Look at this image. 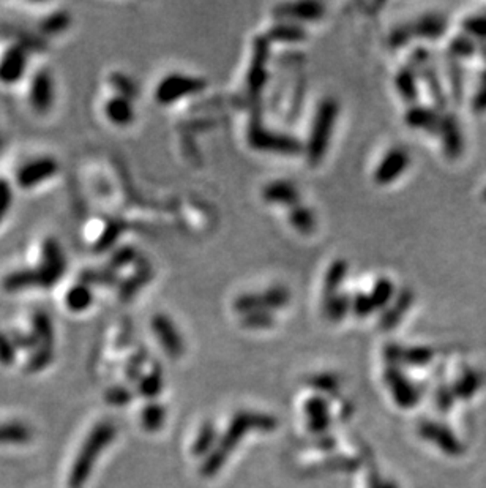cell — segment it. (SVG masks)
<instances>
[{
	"label": "cell",
	"mask_w": 486,
	"mask_h": 488,
	"mask_svg": "<svg viewBox=\"0 0 486 488\" xmlns=\"http://www.w3.org/2000/svg\"><path fill=\"white\" fill-rule=\"evenodd\" d=\"M275 424H276L275 419L269 416L252 414V412H240V414L234 417V421L227 427L223 438H221L218 448L213 449L210 455L205 458V462L203 465V474H205V476H213V474L225 465L227 453L232 449H235V446L239 444L240 438L243 435H247L249 430L261 429V430L269 431L275 427Z\"/></svg>",
	"instance_id": "6da1fadb"
},
{
	"label": "cell",
	"mask_w": 486,
	"mask_h": 488,
	"mask_svg": "<svg viewBox=\"0 0 486 488\" xmlns=\"http://www.w3.org/2000/svg\"><path fill=\"white\" fill-rule=\"evenodd\" d=\"M338 119V103L333 98H325L319 103L317 111L312 120L310 141L307 146V155L311 164H317L324 160L327 154L329 142Z\"/></svg>",
	"instance_id": "7a4b0ae2"
},
{
	"label": "cell",
	"mask_w": 486,
	"mask_h": 488,
	"mask_svg": "<svg viewBox=\"0 0 486 488\" xmlns=\"http://www.w3.org/2000/svg\"><path fill=\"white\" fill-rule=\"evenodd\" d=\"M114 436L115 429L111 424H101L90 433L87 441L82 446L78 460L73 465V471L69 474V487L81 488L86 484L89 474L92 471V466L98 460L101 450L113 441Z\"/></svg>",
	"instance_id": "3957f363"
},
{
	"label": "cell",
	"mask_w": 486,
	"mask_h": 488,
	"mask_svg": "<svg viewBox=\"0 0 486 488\" xmlns=\"http://www.w3.org/2000/svg\"><path fill=\"white\" fill-rule=\"evenodd\" d=\"M40 280V288L50 290L57 285L67 272V258L57 239H46L41 245L40 264L35 269Z\"/></svg>",
	"instance_id": "277c9868"
},
{
	"label": "cell",
	"mask_w": 486,
	"mask_h": 488,
	"mask_svg": "<svg viewBox=\"0 0 486 488\" xmlns=\"http://www.w3.org/2000/svg\"><path fill=\"white\" fill-rule=\"evenodd\" d=\"M205 89V81L200 78H193L188 74L172 73L158 82L155 89V100L159 105H172L180 98L190 97V95L203 92Z\"/></svg>",
	"instance_id": "5b68a950"
},
{
	"label": "cell",
	"mask_w": 486,
	"mask_h": 488,
	"mask_svg": "<svg viewBox=\"0 0 486 488\" xmlns=\"http://www.w3.org/2000/svg\"><path fill=\"white\" fill-rule=\"evenodd\" d=\"M59 161L52 157H38L24 163L16 171V183L19 188L30 190L45 183L59 173Z\"/></svg>",
	"instance_id": "8992f818"
},
{
	"label": "cell",
	"mask_w": 486,
	"mask_h": 488,
	"mask_svg": "<svg viewBox=\"0 0 486 488\" xmlns=\"http://www.w3.org/2000/svg\"><path fill=\"white\" fill-rule=\"evenodd\" d=\"M249 144L254 149L259 150H270L275 154H284V155H295L300 152L302 144L297 141V137L267 132L264 130L262 125L252 127L248 133Z\"/></svg>",
	"instance_id": "52a82bcc"
},
{
	"label": "cell",
	"mask_w": 486,
	"mask_h": 488,
	"mask_svg": "<svg viewBox=\"0 0 486 488\" xmlns=\"http://www.w3.org/2000/svg\"><path fill=\"white\" fill-rule=\"evenodd\" d=\"M29 65V56L23 46L13 45L6 47L0 56V82L5 86H15L23 81Z\"/></svg>",
	"instance_id": "ba28073f"
},
{
	"label": "cell",
	"mask_w": 486,
	"mask_h": 488,
	"mask_svg": "<svg viewBox=\"0 0 486 488\" xmlns=\"http://www.w3.org/2000/svg\"><path fill=\"white\" fill-rule=\"evenodd\" d=\"M152 331H154V335L158 339L166 354L171 356L172 359H177V357L183 354L185 345L182 335H180L177 326L168 316L155 314L154 319H152Z\"/></svg>",
	"instance_id": "9c48e42d"
},
{
	"label": "cell",
	"mask_w": 486,
	"mask_h": 488,
	"mask_svg": "<svg viewBox=\"0 0 486 488\" xmlns=\"http://www.w3.org/2000/svg\"><path fill=\"white\" fill-rule=\"evenodd\" d=\"M54 81L46 70H38L33 74L29 87V101L33 111L45 114L54 105Z\"/></svg>",
	"instance_id": "30bf717a"
},
{
	"label": "cell",
	"mask_w": 486,
	"mask_h": 488,
	"mask_svg": "<svg viewBox=\"0 0 486 488\" xmlns=\"http://www.w3.org/2000/svg\"><path fill=\"white\" fill-rule=\"evenodd\" d=\"M409 154L406 149H392L388 150V154L382 158L379 166L374 173V181L379 185H388L400 178V176L405 173L409 166Z\"/></svg>",
	"instance_id": "8fae6325"
},
{
	"label": "cell",
	"mask_w": 486,
	"mask_h": 488,
	"mask_svg": "<svg viewBox=\"0 0 486 488\" xmlns=\"http://www.w3.org/2000/svg\"><path fill=\"white\" fill-rule=\"evenodd\" d=\"M387 384L392 390V395L400 407L412 408L419 400V392L414 384L401 373L398 368H390L387 371Z\"/></svg>",
	"instance_id": "7c38bea8"
},
{
	"label": "cell",
	"mask_w": 486,
	"mask_h": 488,
	"mask_svg": "<svg viewBox=\"0 0 486 488\" xmlns=\"http://www.w3.org/2000/svg\"><path fill=\"white\" fill-rule=\"evenodd\" d=\"M262 198L270 204L289 205V208L300 204V191L289 181H275L267 183L264 187Z\"/></svg>",
	"instance_id": "4fadbf2b"
},
{
	"label": "cell",
	"mask_w": 486,
	"mask_h": 488,
	"mask_svg": "<svg viewBox=\"0 0 486 488\" xmlns=\"http://www.w3.org/2000/svg\"><path fill=\"white\" fill-rule=\"evenodd\" d=\"M324 5L319 2L283 4L275 8V16L295 21H316L324 15Z\"/></svg>",
	"instance_id": "5bb4252c"
},
{
	"label": "cell",
	"mask_w": 486,
	"mask_h": 488,
	"mask_svg": "<svg viewBox=\"0 0 486 488\" xmlns=\"http://www.w3.org/2000/svg\"><path fill=\"white\" fill-rule=\"evenodd\" d=\"M104 115L117 127H128L135 120L133 101L128 97H123V95L111 97L104 105Z\"/></svg>",
	"instance_id": "9a60e30c"
},
{
	"label": "cell",
	"mask_w": 486,
	"mask_h": 488,
	"mask_svg": "<svg viewBox=\"0 0 486 488\" xmlns=\"http://www.w3.org/2000/svg\"><path fill=\"white\" fill-rule=\"evenodd\" d=\"M420 433L423 435V438L429 439V441H433L436 446H439L442 450L450 452V453H458L460 452V446H458L455 436L451 435V433L443 429L442 425L439 424H433V422H425L420 427Z\"/></svg>",
	"instance_id": "2e32d148"
},
{
	"label": "cell",
	"mask_w": 486,
	"mask_h": 488,
	"mask_svg": "<svg viewBox=\"0 0 486 488\" xmlns=\"http://www.w3.org/2000/svg\"><path fill=\"white\" fill-rule=\"evenodd\" d=\"M40 288V280L35 269H18L4 278V290L6 293H23Z\"/></svg>",
	"instance_id": "e0dca14e"
},
{
	"label": "cell",
	"mask_w": 486,
	"mask_h": 488,
	"mask_svg": "<svg viewBox=\"0 0 486 488\" xmlns=\"http://www.w3.org/2000/svg\"><path fill=\"white\" fill-rule=\"evenodd\" d=\"M95 295L92 290L84 283H78L69 288L65 294V307L73 313L87 312L94 305Z\"/></svg>",
	"instance_id": "ac0fdd59"
},
{
	"label": "cell",
	"mask_w": 486,
	"mask_h": 488,
	"mask_svg": "<svg viewBox=\"0 0 486 488\" xmlns=\"http://www.w3.org/2000/svg\"><path fill=\"white\" fill-rule=\"evenodd\" d=\"M289 223L302 234H311L316 229L317 220L315 212L303 204H297L289 209Z\"/></svg>",
	"instance_id": "d6986e66"
},
{
	"label": "cell",
	"mask_w": 486,
	"mask_h": 488,
	"mask_svg": "<svg viewBox=\"0 0 486 488\" xmlns=\"http://www.w3.org/2000/svg\"><path fill=\"white\" fill-rule=\"evenodd\" d=\"M346 275H347V264L344 263V261H337V263H333L330 266V269L327 275H325V281H324L325 299L338 294V288L343 285Z\"/></svg>",
	"instance_id": "ffe728a7"
},
{
	"label": "cell",
	"mask_w": 486,
	"mask_h": 488,
	"mask_svg": "<svg viewBox=\"0 0 486 488\" xmlns=\"http://www.w3.org/2000/svg\"><path fill=\"white\" fill-rule=\"evenodd\" d=\"M352 308V299L349 295H343V294H335L332 295V297L325 299V314L329 316V319L332 321H339L341 318H344L346 313L349 312Z\"/></svg>",
	"instance_id": "44dd1931"
},
{
	"label": "cell",
	"mask_w": 486,
	"mask_h": 488,
	"mask_svg": "<svg viewBox=\"0 0 486 488\" xmlns=\"http://www.w3.org/2000/svg\"><path fill=\"white\" fill-rule=\"evenodd\" d=\"M303 37L305 30L297 24L283 23L275 25L273 29L270 30V38L276 41H286V43H295V41L303 40Z\"/></svg>",
	"instance_id": "7402d4cb"
},
{
	"label": "cell",
	"mask_w": 486,
	"mask_h": 488,
	"mask_svg": "<svg viewBox=\"0 0 486 488\" xmlns=\"http://www.w3.org/2000/svg\"><path fill=\"white\" fill-rule=\"evenodd\" d=\"M307 412L311 419V427L316 429V431H322L325 425L329 424L327 404H325L322 398H312V400H310Z\"/></svg>",
	"instance_id": "603a6c76"
},
{
	"label": "cell",
	"mask_w": 486,
	"mask_h": 488,
	"mask_svg": "<svg viewBox=\"0 0 486 488\" xmlns=\"http://www.w3.org/2000/svg\"><path fill=\"white\" fill-rule=\"evenodd\" d=\"M393 293H395V288H393V283L390 280L380 278L379 281H376V285H374L373 291L370 294L374 308H376V310H379V308H384L388 302L392 300Z\"/></svg>",
	"instance_id": "cb8c5ba5"
},
{
	"label": "cell",
	"mask_w": 486,
	"mask_h": 488,
	"mask_svg": "<svg viewBox=\"0 0 486 488\" xmlns=\"http://www.w3.org/2000/svg\"><path fill=\"white\" fill-rule=\"evenodd\" d=\"M30 433L27 430V427L21 424H4L0 425V443L5 444V443H11V444H18V443H24L29 439Z\"/></svg>",
	"instance_id": "d4e9b609"
},
{
	"label": "cell",
	"mask_w": 486,
	"mask_h": 488,
	"mask_svg": "<svg viewBox=\"0 0 486 488\" xmlns=\"http://www.w3.org/2000/svg\"><path fill=\"white\" fill-rule=\"evenodd\" d=\"M409 307H411V294L402 293L398 297V302H395V305L387 312L384 318H382L380 326L384 329L393 327L401 319V314L405 313Z\"/></svg>",
	"instance_id": "484cf974"
},
{
	"label": "cell",
	"mask_w": 486,
	"mask_h": 488,
	"mask_svg": "<svg viewBox=\"0 0 486 488\" xmlns=\"http://www.w3.org/2000/svg\"><path fill=\"white\" fill-rule=\"evenodd\" d=\"M164 419H166V411L163 407H159L158 403L149 404V407L145 408L141 414L144 429L149 431H157L164 424Z\"/></svg>",
	"instance_id": "4316f807"
},
{
	"label": "cell",
	"mask_w": 486,
	"mask_h": 488,
	"mask_svg": "<svg viewBox=\"0 0 486 488\" xmlns=\"http://www.w3.org/2000/svg\"><path fill=\"white\" fill-rule=\"evenodd\" d=\"M400 93L407 101H414L417 98V84H415V74L411 68H405L398 73L397 79H395Z\"/></svg>",
	"instance_id": "83f0119b"
},
{
	"label": "cell",
	"mask_w": 486,
	"mask_h": 488,
	"mask_svg": "<svg viewBox=\"0 0 486 488\" xmlns=\"http://www.w3.org/2000/svg\"><path fill=\"white\" fill-rule=\"evenodd\" d=\"M262 299L267 312L276 310V308H281L288 304L290 300V293L283 286H273L262 294Z\"/></svg>",
	"instance_id": "f1b7e54d"
},
{
	"label": "cell",
	"mask_w": 486,
	"mask_h": 488,
	"mask_svg": "<svg viewBox=\"0 0 486 488\" xmlns=\"http://www.w3.org/2000/svg\"><path fill=\"white\" fill-rule=\"evenodd\" d=\"M434 115L431 111H428L426 108H412L411 111H407L406 114V122L407 125H411L412 128H423L429 130L434 123Z\"/></svg>",
	"instance_id": "f546056e"
},
{
	"label": "cell",
	"mask_w": 486,
	"mask_h": 488,
	"mask_svg": "<svg viewBox=\"0 0 486 488\" xmlns=\"http://www.w3.org/2000/svg\"><path fill=\"white\" fill-rule=\"evenodd\" d=\"M414 33L423 37H437L442 30V23L437 16H423L412 25Z\"/></svg>",
	"instance_id": "4dcf8cb0"
},
{
	"label": "cell",
	"mask_w": 486,
	"mask_h": 488,
	"mask_svg": "<svg viewBox=\"0 0 486 488\" xmlns=\"http://www.w3.org/2000/svg\"><path fill=\"white\" fill-rule=\"evenodd\" d=\"M163 386V380H162V375H159V371H152L150 375L144 376L141 384H139V392H141V395L147 397V398H154L159 394V390H162Z\"/></svg>",
	"instance_id": "1f68e13d"
},
{
	"label": "cell",
	"mask_w": 486,
	"mask_h": 488,
	"mask_svg": "<svg viewBox=\"0 0 486 488\" xmlns=\"http://www.w3.org/2000/svg\"><path fill=\"white\" fill-rule=\"evenodd\" d=\"M213 443H215V429H213V425L207 424L200 429L193 450L194 453H198V455H203V453L212 450Z\"/></svg>",
	"instance_id": "d6a6232c"
},
{
	"label": "cell",
	"mask_w": 486,
	"mask_h": 488,
	"mask_svg": "<svg viewBox=\"0 0 486 488\" xmlns=\"http://www.w3.org/2000/svg\"><path fill=\"white\" fill-rule=\"evenodd\" d=\"M13 205V187L9 181L0 178V223L9 215Z\"/></svg>",
	"instance_id": "836d02e7"
},
{
	"label": "cell",
	"mask_w": 486,
	"mask_h": 488,
	"mask_svg": "<svg viewBox=\"0 0 486 488\" xmlns=\"http://www.w3.org/2000/svg\"><path fill=\"white\" fill-rule=\"evenodd\" d=\"M243 316H245V318H243L245 324L248 327H253V329L269 327L273 322L272 313H269V312H253V313H248V314H243Z\"/></svg>",
	"instance_id": "e575fe53"
},
{
	"label": "cell",
	"mask_w": 486,
	"mask_h": 488,
	"mask_svg": "<svg viewBox=\"0 0 486 488\" xmlns=\"http://www.w3.org/2000/svg\"><path fill=\"white\" fill-rule=\"evenodd\" d=\"M429 359H431V351H429L428 348L419 346L405 351V359H402V362H409L412 363V365H425L426 362H429Z\"/></svg>",
	"instance_id": "d590c367"
},
{
	"label": "cell",
	"mask_w": 486,
	"mask_h": 488,
	"mask_svg": "<svg viewBox=\"0 0 486 488\" xmlns=\"http://www.w3.org/2000/svg\"><path fill=\"white\" fill-rule=\"evenodd\" d=\"M352 310L356 312L358 316L365 318V316L371 314L373 312H376V308H374V305H373L370 294H357L356 297L352 299Z\"/></svg>",
	"instance_id": "8d00e7d4"
},
{
	"label": "cell",
	"mask_w": 486,
	"mask_h": 488,
	"mask_svg": "<svg viewBox=\"0 0 486 488\" xmlns=\"http://www.w3.org/2000/svg\"><path fill=\"white\" fill-rule=\"evenodd\" d=\"M68 24V16L64 13H57V15L51 16L47 19V23L43 25V29L50 33H59L67 27Z\"/></svg>",
	"instance_id": "74e56055"
},
{
	"label": "cell",
	"mask_w": 486,
	"mask_h": 488,
	"mask_svg": "<svg viewBox=\"0 0 486 488\" xmlns=\"http://www.w3.org/2000/svg\"><path fill=\"white\" fill-rule=\"evenodd\" d=\"M15 341L6 339L5 335H0V362L10 363L15 359Z\"/></svg>",
	"instance_id": "f35d334b"
},
{
	"label": "cell",
	"mask_w": 486,
	"mask_h": 488,
	"mask_svg": "<svg viewBox=\"0 0 486 488\" xmlns=\"http://www.w3.org/2000/svg\"><path fill=\"white\" fill-rule=\"evenodd\" d=\"M411 33H414V27L411 25H401V27H397L392 32V35H390V43L393 46H402L405 43H407L409 41V37H411Z\"/></svg>",
	"instance_id": "ab89813d"
},
{
	"label": "cell",
	"mask_w": 486,
	"mask_h": 488,
	"mask_svg": "<svg viewBox=\"0 0 486 488\" xmlns=\"http://www.w3.org/2000/svg\"><path fill=\"white\" fill-rule=\"evenodd\" d=\"M115 397V400L114 403H125L130 398V394L125 389L119 387V389H114L113 392H111V398Z\"/></svg>",
	"instance_id": "60d3db41"
}]
</instances>
